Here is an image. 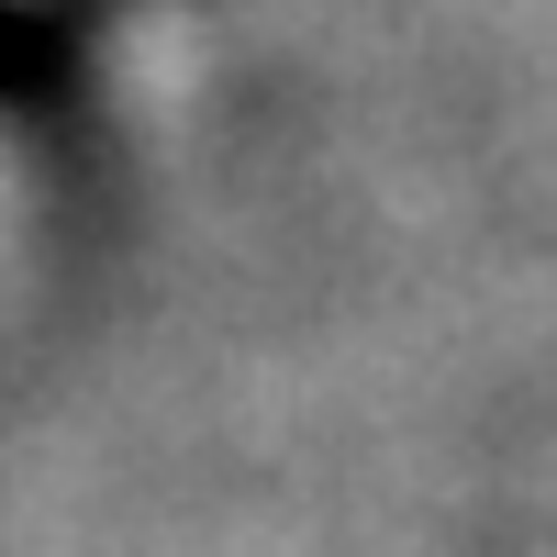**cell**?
Segmentation results:
<instances>
[{
	"mask_svg": "<svg viewBox=\"0 0 557 557\" xmlns=\"http://www.w3.org/2000/svg\"><path fill=\"white\" fill-rule=\"evenodd\" d=\"M45 57H57V45H45V12L0 0V101H12V89H34V78H45Z\"/></svg>",
	"mask_w": 557,
	"mask_h": 557,
	"instance_id": "cell-1",
	"label": "cell"
}]
</instances>
